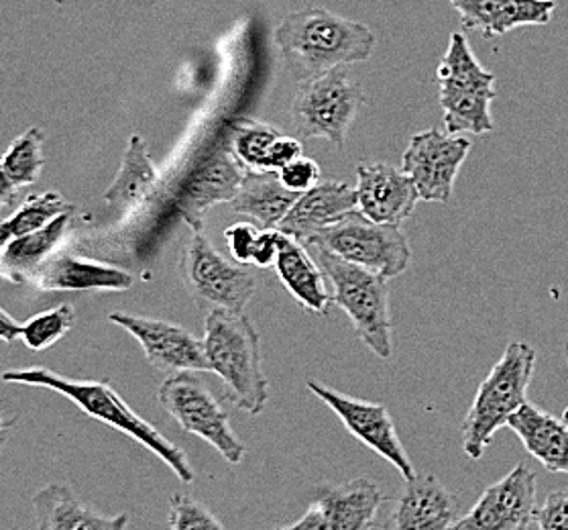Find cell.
<instances>
[{"label":"cell","instance_id":"39","mask_svg":"<svg viewBox=\"0 0 568 530\" xmlns=\"http://www.w3.org/2000/svg\"><path fill=\"white\" fill-rule=\"evenodd\" d=\"M13 241V234L9 231V224H7V219H0V256H2V251L7 249V246Z\"/></svg>","mask_w":568,"mask_h":530},{"label":"cell","instance_id":"11","mask_svg":"<svg viewBox=\"0 0 568 530\" xmlns=\"http://www.w3.org/2000/svg\"><path fill=\"white\" fill-rule=\"evenodd\" d=\"M470 148L469 139L430 129L409 139L402 158V170L418 188L420 200L446 204L450 202L458 170L467 160Z\"/></svg>","mask_w":568,"mask_h":530},{"label":"cell","instance_id":"26","mask_svg":"<svg viewBox=\"0 0 568 530\" xmlns=\"http://www.w3.org/2000/svg\"><path fill=\"white\" fill-rule=\"evenodd\" d=\"M160 188V170L149 158L148 143L139 136L129 139L119 172L104 192L109 207L133 212L155 197Z\"/></svg>","mask_w":568,"mask_h":530},{"label":"cell","instance_id":"10","mask_svg":"<svg viewBox=\"0 0 568 530\" xmlns=\"http://www.w3.org/2000/svg\"><path fill=\"white\" fill-rule=\"evenodd\" d=\"M185 292L196 302L212 309L243 312L257 290L253 273L243 270L241 263H231L212 247L202 231H192L178 263Z\"/></svg>","mask_w":568,"mask_h":530},{"label":"cell","instance_id":"14","mask_svg":"<svg viewBox=\"0 0 568 530\" xmlns=\"http://www.w3.org/2000/svg\"><path fill=\"white\" fill-rule=\"evenodd\" d=\"M538 476L519 463L504 480L489 486L467 517L453 524L457 530H524L536 527Z\"/></svg>","mask_w":568,"mask_h":530},{"label":"cell","instance_id":"3","mask_svg":"<svg viewBox=\"0 0 568 530\" xmlns=\"http://www.w3.org/2000/svg\"><path fill=\"white\" fill-rule=\"evenodd\" d=\"M204 351L231 402L248 417L261 414L270 402V382L263 371L260 333L245 312L212 309L204 322Z\"/></svg>","mask_w":568,"mask_h":530},{"label":"cell","instance_id":"12","mask_svg":"<svg viewBox=\"0 0 568 530\" xmlns=\"http://www.w3.org/2000/svg\"><path fill=\"white\" fill-rule=\"evenodd\" d=\"M308 390L333 410L345 424L346 431L361 443L367 444L371 451L387 459L402 473L404 480H412L416 476L412 459L399 441L396 424L384 404H373V402L341 394L333 388L314 380H308Z\"/></svg>","mask_w":568,"mask_h":530},{"label":"cell","instance_id":"28","mask_svg":"<svg viewBox=\"0 0 568 530\" xmlns=\"http://www.w3.org/2000/svg\"><path fill=\"white\" fill-rule=\"evenodd\" d=\"M231 131L236 160L251 170H273V149L282 137L277 129L253 119H239Z\"/></svg>","mask_w":568,"mask_h":530},{"label":"cell","instance_id":"38","mask_svg":"<svg viewBox=\"0 0 568 530\" xmlns=\"http://www.w3.org/2000/svg\"><path fill=\"white\" fill-rule=\"evenodd\" d=\"M17 190H19V186L14 184L9 172L4 170L2 161H0V209L9 207L11 202H14Z\"/></svg>","mask_w":568,"mask_h":530},{"label":"cell","instance_id":"34","mask_svg":"<svg viewBox=\"0 0 568 530\" xmlns=\"http://www.w3.org/2000/svg\"><path fill=\"white\" fill-rule=\"evenodd\" d=\"M261 231H257L253 224L248 222H239L233 224L224 231V239L231 256L235 259L236 263L241 266H248L251 258H253V249L257 246Z\"/></svg>","mask_w":568,"mask_h":530},{"label":"cell","instance_id":"24","mask_svg":"<svg viewBox=\"0 0 568 530\" xmlns=\"http://www.w3.org/2000/svg\"><path fill=\"white\" fill-rule=\"evenodd\" d=\"M36 520L41 530H121L129 527V517H104L80 504L74 490L65 483H48L33 498Z\"/></svg>","mask_w":568,"mask_h":530},{"label":"cell","instance_id":"27","mask_svg":"<svg viewBox=\"0 0 568 530\" xmlns=\"http://www.w3.org/2000/svg\"><path fill=\"white\" fill-rule=\"evenodd\" d=\"M74 210L60 214L58 219L33 233L14 237L0 256V278H7L14 284H27L31 273L58 253L65 241V234L72 229Z\"/></svg>","mask_w":568,"mask_h":530},{"label":"cell","instance_id":"8","mask_svg":"<svg viewBox=\"0 0 568 530\" xmlns=\"http://www.w3.org/2000/svg\"><path fill=\"white\" fill-rule=\"evenodd\" d=\"M363 104V88L348 78L343 66L297 82L290 114L300 139H326L343 148Z\"/></svg>","mask_w":568,"mask_h":530},{"label":"cell","instance_id":"23","mask_svg":"<svg viewBox=\"0 0 568 530\" xmlns=\"http://www.w3.org/2000/svg\"><path fill=\"white\" fill-rule=\"evenodd\" d=\"M275 272L285 290L296 298L304 309L326 317L333 304V294L326 290V278L321 266L310 258L308 249L297 239L280 231V253L275 261Z\"/></svg>","mask_w":568,"mask_h":530},{"label":"cell","instance_id":"36","mask_svg":"<svg viewBox=\"0 0 568 530\" xmlns=\"http://www.w3.org/2000/svg\"><path fill=\"white\" fill-rule=\"evenodd\" d=\"M277 253H280V231L277 229H265V231H261L257 246L253 249L251 266L261 268V270L275 268Z\"/></svg>","mask_w":568,"mask_h":530},{"label":"cell","instance_id":"35","mask_svg":"<svg viewBox=\"0 0 568 530\" xmlns=\"http://www.w3.org/2000/svg\"><path fill=\"white\" fill-rule=\"evenodd\" d=\"M536 527L544 530H568V490L548 493L536 510Z\"/></svg>","mask_w":568,"mask_h":530},{"label":"cell","instance_id":"30","mask_svg":"<svg viewBox=\"0 0 568 530\" xmlns=\"http://www.w3.org/2000/svg\"><path fill=\"white\" fill-rule=\"evenodd\" d=\"M75 322V310L72 304H60L55 309L43 310L33 314L21 324V341L31 351H45L65 334L72 331Z\"/></svg>","mask_w":568,"mask_h":530},{"label":"cell","instance_id":"21","mask_svg":"<svg viewBox=\"0 0 568 530\" xmlns=\"http://www.w3.org/2000/svg\"><path fill=\"white\" fill-rule=\"evenodd\" d=\"M357 209V188L336 180L318 182L300 194L284 221L280 222L277 231L294 237L306 247L310 239L324 227H331L351 210Z\"/></svg>","mask_w":568,"mask_h":530},{"label":"cell","instance_id":"6","mask_svg":"<svg viewBox=\"0 0 568 530\" xmlns=\"http://www.w3.org/2000/svg\"><path fill=\"white\" fill-rule=\"evenodd\" d=\"M436 82L446 133L485 136L495 131V74L483 68L463 33L450 36L448 50L436 70Z\"/></svg>","mask_w":568,"mask_h":530},{"label":"cell","instance_id":"1","mask_svg":"<svg viewBox=\"0 0 568 530\" xmlns=\"http://www.w3.org/2000/svg\"><path fill=\"white\" fill-rule=\"evenodd\" d=\"M0 378L2 382L45 388L55 394L65 396L90 419L99 420L114 431L123 432L124 437L143 444L153 456L160 457L161 461L178 476V480L192 483L196 478L184 451L168 437H163L151 422L141 419L106 380H74L41 366L4 371Z\"/></svg>","mask_w":568,"mask_h":530},{"label":"cell","instance_id":"19","mask_svg":"<svg viewBox=\"0 0 568 530\" xmlns=\"http://www.w3.org/2000/svg\"><path fill=\"white\" fill-rule=\"evenodd\" d=\"M457 498L434 473H416L406 480L387 522L396 530H445L457 522Z\"/></svg>","mask_w":568,"mask_h":530},{"label":"cell","instance_id":"33","mask_svg":"<svg viewBox=\"0 0 568 530\" xmlns=\"http://www.w3.org/2000/svg\"><path fill=\"white\" fill-rule=\"evenodd\" d=\"M280 178L285 188L294 192H306L321 182V166L314 160L300 156L280 170Z\"/></svg>","mask_w":568,"mask_h":530},{"label":"cell","instance_id":"32","mask_svg":"<svg viewBox=\"0 0 568 530\" xmlns=\"http://www.w3.org/2000/svg\"><path fill=\"white\" fill-rule=\"evenodd\" d=\"M168 527L173 530L187 529H224L223 522L212 514L206 506L194 500L187 493H173L170 502V522Z\"/></svg>","mask_w":568,"mask_h":530},{"label":"cell","instance_id":"2","mask_svg":"<svg viewBox=\"0 0 568 530\" xmlns=\"http://www.w3.org/2000/svg\"><path fill=\"white\" fill-rule=\"evenodd\" d=\"M275 43L282 51L285 70L302 82L334 68L369 60L375 36L369 27L308 7L287 14L275 29Z\"/></svg>","mask_w":568,"mask_h":530},{"label":"cell","instance_id":"18","mask_svg":"<svg viewBox=\"0 0 568 530\" xmlns=\"http://www.w3.org/2000/svg\"><path fill=\"white\" fill-rule=\"evenodd\" d=\"M27 284L43 292H124L133 286V276L94 259L53 253Z\"/></svg>","mask_w":568,"mask_h":530},{"label":"cell","instance_id":"40","mask_svg":"<svg viewBox=\"0 0 568 530\" xmlns=\"http://www.w3.org/2000/svg\"><path fill=\"white\" fill-rule=\"evenodd\" d=\"M7 431H9V420L4 419V414L0 412V451H2V443H4Z\"/></svg>","mask_w":568,"mask_h":530},{"label":"cell","instance_id":"41","mask_svg":"<svg viewBox=\"0 0 568 530\" xmlns=\"http://www.w3.org/2000/svg\"><path fill=\"white\" fill-rule=\"evenodd\" d=\"M562 417L568 420V404L567 408H565V412H562Z\"/></svg>","mask_w":568,"mask_h":530},{"label":"cell","instance_id":"22","mask_svg":"<svg viewBox=\"0 0 568 530\" xmlns=\"http://www.w3.org/2000/svg\"><path fill=\"white\" fill-rule=\"evenodd\" d=\"M506 427L518 434L524 449L552 473H568V420L526 402Z\"/></svg>","mask_w":568,"mask_h":530},{"label":"cell","instance_id":"29","mask_svg":"<svg viewBox=\"0 0 568 530\" xmlns=\"http://www.w3.org/2000/svg\"><path fill=\"white\" fill-rule=\"evenodd\" d=\"M43 131L39 127L27 129L23 136L17 137L13 146L7 149V153L2 156V166L11 176L14 184L29 186L36 184L43 170Z\"/></svg>","mask_w":568,"mask_h":530},{"label":"cell","instance_id":"16","mask_svg":"<svg viewBox=\"0 0 568 530\" xmlns=\"http://www.w3.org/2000/svg\"><path fill=\"white\" fill-rule=\"evenodd\" d=\"M245 170L247 168L229 149H219L200 161L175 197V209L192 231L204 229V217L214 204L233 202Z\"/></svg>","mask_w":568,"mask_h":530},{"label":"cell","instance_id":"4","mask_svg":"<svg viewBox=\"0 0 568 530\" xmlns=\"http://www.w3.org/2000/svg\"><path fill=\"white\" fill-rule=\"evenodd\" d=\"M536 366V351L528 343H509L501 359L483 380L467 419L460 427L463 451L481 459L495 432L528 402V388Z\"/></svg>","mask_w":568,"mask_h":530},{"label":"cell","instance_id":"13","mask_svg":"<svg viewBox=\"0 0 568 530\" xmlns=\"http://www.w3.org/2000/svg\"><path fill=\"white\" fill-rule=\"evenodd\" d=\"M109 321L135 337L139 346L143 347L149 366L158 371L170 376L180 371H211L204 339L175 322L126 312H111Z\"/></svg>","mask_w":568,"mask_h":530},{"label":"cell","instance_id":"20","mask_svg":"<svg viewBox=\"0 0 568 530\" xmlns=\"http://www.w3.org/2000/svg\"><path fill=\"white\" fill-rule=\"evenodd\" d=\"M469 31L483 38L506 36L526 26H546L556 13V0H448Z\"/></svg>","mask_w":568,"mask_h":530},{"label":"cell","instance_id":"37","mask_svg":"<svg viewBox=\"0 0 568 530\" xmlns=\"http://www.w3.org/2000/svg\"><path fill=\"white\" fill-rule=\"evenodd\" d=\"M14 339H21V324L9 312L0 309V341L13 343Z\"/></svg>","mask_w":568,"mask_h":530},{"label":"cell","instance_id":"15","mask_svg":"<svg viewBox=\"0 0 568 530\" xmlns=\"http://www.w3.org/2000/svg\"><path fill=\"white\" fill-rule=\"evenodd\" d=\"M384 504L379 488L367 480L346 481L334 488H322L306 514L287 530H367Z\"/></svg>","mask_w":568,"mask_h":530},{"label":"cell","instance_id":"7","mask_svg":"<svg viewBox=\"0 0 568 530\" xmlns=\"http://www.w3.org/2000/svg\"><path fill=\"white\" fill-rule=\"evenodd\" d=\"M306 249L331 251L389 280L406 272L412 259L408 239L399 224L373 221L358 209L324 227L310 239Z\"/></svg>","mask_w":568,"mask_h":530},{"label":"cell","instance_id":"17","mask_svg":"<svg viewBox=\"0 0 568 530\" xmlns=\"http://www.w3.org/2000/svg\"><path fill=\"white\" fill-rule=\"evenodd\" d=\"M358 210L377 222L402 224L420 200L408 173L389 163H361L357 168Z\"/></svg>","mask_w":568,"mask_h":530},{"label":"cell","instance_id":"5","mask_svg":"<svg viewBox=\"0 0 568 530\" xmlns=\"http://www.w3.org/2000/svg\"><path fill=\"white\" fill-rule=\"evenodd\" d=\"M314 258L324 278L333 286V304L345 310L358 339L377 358H392L394 341L389 278L371 272L324 249H314Z\"/></svg>","mask_w":568,"mask_h":530},{"label":"cell","instance_id":"31","mask_svg":"<svg viewBox=\"0 0 568 530\" xmlns=\"http://www.w3.org/2000/svg\"><path fill=\"white\" fill-rule=\"evenodd\" d=\"M74 204L68 202L58 192H45V194H33L27 198L26 202L17 209L14 214L7 219L9 231L14 237L33 233L43 227H48L53 219L60 214L72 212Z\"/></svg>","mask_w":568,"mask_h":530},{"label":"cell","instance_id":"25","mask_svg":"<svg viewBox=\"0 0 568 530\" xmlns=\"http://www.w3.org/2000/svg\"><path fill=\"white\" fill-rule=\"evenodd\" d=\"M300 194L302 192L285 188L277 170L247 168L239 194L229 204L235 214L251 217L265 229H277Z\"/></svg>","mask_w":568,"mask_h":530},{"label":"cell","instance_id":"9","mask_svg":"<svg viewBox=\"0 0 568 530\" xmlns=\"http://www.w3.org/2000/svg\"><path fill=\"white\" fill-rule=\"evenodd\" d=\"M158 400L163 410L182 427V431L204 439L231 466H239L247 456L245 444L231 427L229 412L221 400L212 394L211 388L200 382L194 371L172 373L161 383Z\"/></svg>","mask_w":568,"mask_h":530}]
</instances>
